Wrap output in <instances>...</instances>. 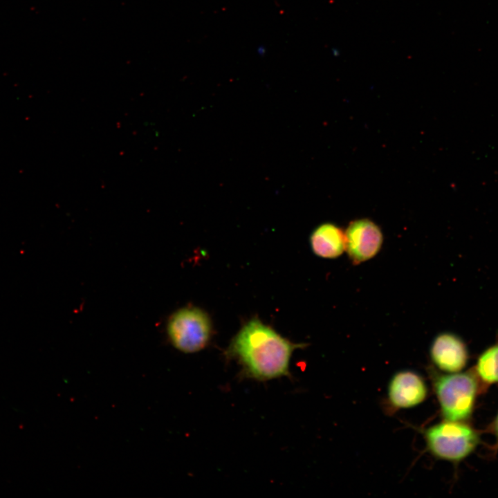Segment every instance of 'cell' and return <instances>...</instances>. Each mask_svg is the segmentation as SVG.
I'll use <instances>...</instances> for the list:
<instances>
[{
    "mask_svg": "<svg viewBox=\"0 0 498 498\" xmlns=\"http://www.w3.org/2000/svg\"><path fill=\"white\" fill-rule=\"evenodd\" d=\"M305 346L291 342L254 317L234 336L225 354L237 361L244 378L267 381L289 376L293 352Z\"/></svg>",
    "mask_w": 498,
    "mask_h": 498,
    "instance_id": "cell-1",
    "label": "cell"
},
{
    "mask_svg": "<svg viewBox=\"0 0 498 498\" xmlns=\"http://www.w3.org/2000/svg\"><path fill=\"white\" fill-rule=\"evenodd\" d=\"M434 389L445 420L465 421L472 415L478 382L470 371L436 376Z\"/></svg>",
    "mask_w": 498,
    "mask_h": 498,
    "instance_id": "cell-2",
    "label": "cell"
},
{
    "mask_svg": "<svg viewBox=\"0 0 498 498\" xmlns=\"http://www.w3.org/2000/svg\"><path fill=\"white\" fill-rule=\"evenodd\" d=\"M424 437L431 454L454 463L468 456L479 443L478 432L464 421L445 420L427 428Z\"/></svg>",
    "mask_w": 498,
    "mask_h": 498,
    "instance_id": "cell-3",
    "label": "cell"
},
{
    "mask_svg": "<svg viewBox=\"0 0 498 498\" xmlns=\"http://www.w3.org/2000/svg\"><path fill=\"white\" fill-rule=\"evenodd\" d=\"M167 332L175 348L192 353L208 345L212 335V325L205 311L196 307H185L171 316Z\"/></svg>",
    "mask_w": 498,
    "mask_h": 498,
    "instance_id": "cell-4",
    "label": "cell"
},
{
    "mask_svg": "<svg viewBox=\"0 0 498 498\" xmlns=\"http://www.w3.org/2000/svg\"><path fill=\"white\" fill-rule=\"evenodd\" d=\"M344 234L345 250L355 265L373 258L382 244L381 230L374 222L367 219L351 222Z\"/></svg>",
    "mask_w": 498,
    "mask_h": 498,
    "instance_id": "cell-5",
    "label": "cell"
},
{
    "mask_svg": "<svg viewBox=\"0 0 498 498\" xmlns=\"http://www.w3.org/2000/svg\"><path fill=\"white\" fill-rule=\"evenodd\" d=\"M426 383L418 374L410 370L396 372L388 385V399L397 409L414 407L423 403L427 396Z\"/></svg>",
    "mask_w": 498,
    "mask_h": 498,
    "instance_id": "cell-6",
    "label": "cell"
},
{
    "mask_svg": "<svg viewBox=\"0 0 498 498\" xmlns=\"http://www.w3.org/2000/svg\"><path fill=\"white\" fill-rule=\"evenodd\" d=\"M430 354L432 362L441 371L456 373L466 366L469 353L466 344L451 333L439 334L432 341Z\"/></svg>",
    "mask_w": 498,
    "mask_h": 498,
    "instance_id": "cell-7",
    "label": "cell"
},
{
    "mask_svg": "<svg viewBox=\"0 0 498 498\" xmlns=\"http://www.w3.org/2000/svg\"><path fill=\"white\" fill-rule=\"evenodd\" d=\"M311 247L318 257L336 258L345 250V234L333 223H325L317 226L310 236Z\"/></svg>",
    "mask_w": 498,
    "mask_h": 498,
    "instance_id": "cell-8",
    "label": "cell"
},
{
    "mask_svg": "<svg viewBox=\"0 0 498 498\" xmlns=\"http://www.w3.org/2000/svg\"><path fill=\"white\" fill-rule=\"evenodd\" d=\"M476 376L486 385L498 382V344L485 350L479 357Z\"/></svg>",
    "mask_w": 498,
    "mask_h": 498,
    "instance_id": "cell-9",
    "label": "cell"
},
{
    "mask_svg": "<svg viewBox=\"0 0 498 498\" xmlns=\"http://www.w3.org/2000/svg\"><path fill=\"white\" fill-rule=\"evenodd\" d=\"M491 431L497 439L498 441V414L496 416L492 424L491 425Z\"/></svg>",
    "mask_w": 498,
    "mask_h": 498,
    "instance_id": "cell-10",
    "label": "cell"
},
{
    "mask_svg": "<svg viewBox=\"0 0 498 498\" xmlns=\"http://www.w3.org/2000/svg\"><path fill=\"white\" fill-rule=\"evenodd\" d=\"M331 53L333 56L337 57L340 55V50L337 48H331Z\"/></svg>",
    "mask_w": 498,
    "mask_h": 498,
    "instance_id": "cell-11",
    "label": "cell"
},
{
    "mask_svg": "<svg viewBox=\"0 0 498 498\" xmlns=\"http://www.w3.org/2000/svg\"><path fill=\"white\" fill-rule=\"evenodd\" d=\"M259 55H263L265 53V48H262L261 46L257 50Z\"/></svg>",
    "mask_w": 498,
    "mask_h": 498,
    "instance_id": "cell-12",
    "label": "cell"
}]
</instances>
